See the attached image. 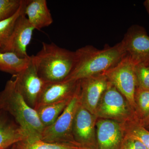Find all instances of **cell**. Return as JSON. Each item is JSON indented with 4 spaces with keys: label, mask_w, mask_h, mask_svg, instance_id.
Returning <instances> with one entry per match:
<instances>
[{
    "label": "cell",
    "mask_w": 149,
    "mask_h": 149,
    "mask_svg": "<svg viewBox=\"0 0 149 149\" xmlns=\"http://www.w3.org/2000/svg\"><path fill=\"white\" fill-rule=\"evenodd\" d=\"M75 52V64L65 81H78L103 74L126 55L121 42L113 47L106 46L102 49L87 45L79 48Z\"/></svg>",
    "instance_id": "6da1fadb"
},
{
    "label": "cell",
    "mask_w": 149,
    "mask_h": 149,
    "mask_svg": "<svg viewBox=\"0 0 149 149\" xmlns=\"http://www.w3.org/2000/svg\"><path fill=\"white\" fill-rule=\"evenodd\" d=\"M0 109L13 118L24 130L27 137V141L41 140L45 127L36 111L24 100L14 78L8 81L3 90L0 92Z\"/></svg>",
    "instance_id": "7a4b0ae2"
},
{
    "label": "cell",
    "mask_w": 149,
    "mask_h": 149,
    "mask_svg": "<svg viewBox=\"0 0 149 149\" xmlns=\"http://www.w3.org/2000/svg\"><path fill=\"white\" fill-rule=\"evenodd\" d=\"M32 56L38 74L45 82L64 81L76 61L75 52L60 47L54 43L43 42L41 49Z\"/></svg>",
    "instance_id": "3957f363"
},
{
    "label": "cell",
    "mask_w": 149,
    "mask_h": 149,
    "mask_svg": "<svg viewBox=\"0 0 149 149\" xmlns=\"http://www.w3.org/2000/svg\"><path fill=\"white\" fill-rule=\"evenodd\" d=\"M96 116L98 118L113 120L122 124L139 121L124 96L109 82L99 102Z\"/></svg>",
    "instance_id": "277c9868"
},
{
    "label": "cell",
    "mask_w": 149,
    "mask_h": 149,
    "mask_svg": "<svg viewBox=\"0 0 149 149\" xmlns=\"http://www.w3.org/2000/svg\"><path fill=\"white\" fill-rule=\"evenodd\" d=\"M79 103V82L76 92L61 114L52 124L44 128L41 140L48 143L79 144L75 142L73 138L72 126Z\"/></svg>",
    "instance_id": "5b68a950"
},
{
    "label": "cell",
    "mask_w": 149,
    "mask_h": 149,
    "mask_svg": "<svg viewBox=\"0 0 149 149\" xmlns=\"http://www.w3.org/2000/svg\"><path fill=\"white\" fill-rule=\"evenodd\" d=\"M135 66L130 58L126 55L116 65L103 74L108 81L124 96L137 116L135 100L136 89Z\"/></svg>",
    "instance_id": "8992f818"
},
{
    "label": "cell",
    "mask_w": 149,
    "mask_h": 149,
    "mask_svg": "<svg viewBox=\"0 0 149 149\" xmlns=\"http://www.w3.org/2000/svg\"><path fill=\"white\" fill-rule=\"evenodd\" d=\"M126 55L136 65L149 64V36L140 25H132L121 41Z\"/></svg>",
    "instance_id": "52a82bcc"
},
{
    "label": "cell",
    "mask_w": 149,
    "mask_h": 149,
    "mask_svg": "<svg viewBox=\"0 0 149 149\" xmlns=\"http://www.w3.org/2000/svg\"><path fill=\"white\" fill-rule=\"evenodd\" d=\"M97 119L80 102L72 126V135L76 143L89 149H97L96 126Z\"/></svg>",
    "instance_id": "ba28073f"
},
{
    "label": "cell",
    "mask_w": 149,
    "mask_h": 149,
    "mask_svg": "<svg viewBox=\"0 0 149 149\" xmlns=\"http://www.w3.org/2000/svg\"><path fill=\"white\" fill-rule=\"evenodd\" d=\"M13 77L25 100L35 109L46 82L38 74L32 56L26 67Z\"/></svg>",
    "instance_id": "9c48e42d"
},
{
    "label": "cell",
    "mask_w": 149,
    "mask_h": 149,
    "mask_svg": "<svg viewBox=\"0 0 149 149\" xmlns=\"http://www.w3.org/2000/svg\"><path fill=\"white\" fill-rule=\"evenodd\" d=\"M79 81L80 103L90 112L96 115L99 102L108 85L107 79L103 73Z\"/></svg>",
    "instance_id": "30bf717a"
},
{
    "label": "cell",
    "mask_w": 149,
    "mask_h": 149,
    "mask_svg": "<svg viewBox=\"0 0 149 149\" xmlns=\"http://www.w3.org/2000/svg\"><path fill=\"white\" fill-rule=\"evenodd\" d=\"M35 29L29 23L25 14L22 15L17 20L10 39L1 52H11L20 58H28L27 48L32 40Z\"/></svg>",
    "instance_id": "8fae6325"
},
{
    "label": "cell",
    "mask_w": 149,
    "mask_h": 149,
    "mask_svg": "<svg viewBox=\"0 0 149 149\" xmlns=\"http://www.w3.org/2000/svg\"><path fill=\"white\" fill-rule=\"evenodd\" d=\"M96 128L97 149H120L125 137L123 124L98 118Z\"/></svg>",
    "instance_id": "7c38bea8"
},
{
    "label": "cell",
    "mask_w": 149,
    "mask_h": 149,
    "mask_svg": "<svg viewBox=\"0 0 149 149\" xmlns=\"http://www.w3.org/2000/svg\"><path fill=\"white\" fill-rule=\"evenodd\" d=\"M78 82L79 81L65 80L61 82H46L35 108L70 98L76 92Z\"/></svg>",
    "instance_id": "4fadbf2b"
},
{
    "label": "cell",
    "mask_w": 149,
    "mask_h": 149,
    "mask_svg": "<svg viewBox=\"0 0 149 149\" xmlns=\"http://www.w3.org/2000/svg\"><path fill=\"white\" fill-rule=\"evenodd\" d=\"M26 141L27 137L24 130L10 115L0 109V149H6Z\"/></svg>",
    "instance_id": "5bb4252c"
},
{
    "label": "cell",
    "mask_w": 149,
    "mask_h": 149,
    "mask_svg": "<svg viewBox=\"0 0 149 149\" xmlns=\"http://www.w3.org/2000/svg\"><path fill=\"white\" fill-rule=\"evenodd\" d=\"M24 14L30 24L38 30L48 27L53 22L46 0H27Z\"/></svg>",
    "instance_id": "9a60e30c"
},
{
    "label": "cell",
    "mask_w": 149,
    "mask_h": 149,
    "mask_svg": "<svg viewBox=\"0 0 149 149\" xmlns=\"http://www.w3.org/2000/svg\"><path fill=\"white\" fill-rule=\"evenodd\" d=\"M72 97L62 101L35 108L38 117L45 128L52 125L56 120L69 103Z\"/></svg>",
    "instance_id": "2e32d148"
},
{
    "label": "cell",
    "mask_w": 149,
    "mask_h": 149,
    "mask_svg": "<svg viewBox=\"0 0 149 149\" xmlns=\"http://www.w3.org/2000/svg\"><path fill=\"white\" fill-rule=\"evenodd\" d=\"M30 59V56L22 58L13 53L0 52V70L15 75L26 67Z\"/></svg>",
    "instance_id": "e0dca14e"
},
{
    "label": "cell",
    "mask_w": 149,
    "mask_h": 149,
    "mask_svg": "<svg viewBox=\"0 0 149 149\" xmlns=\"http://www.w3.org/2000/svg\"><path fill=\"white\" fill-rule=\"evenodd\" d=\"M27 3V0H22L20 7L13 16L0 21V52L5 48L10 39L17 19L24 14Z\"/></svg>",
    "instance_id": "ac0fdd59"
},
{
    "label": "cell",
    "mask_w": 149,
    "mask_h": 149,
    "mask_svg": "<svg viewBox=\"0 0 149 149\" xmlns=\"http://www.w3.org/2000/svg\"><path fill=\"white\" fill-rule=\"evenodd\" d=\"M17 144L19 149H90L79 144L48 143L42 140L32 142L22 141Z\"/></svg>",
    "instance_id": "d6986e66"
},
{
    "label": "cell",
    "mask_w": 149,
    "mask_h": 149,
    "mask_svg": "<svg viewBox=\"0 0 149 149\" xmlns=\"http://www.w3.org/2000/svg\"><path fill=\"white\" fill-rule=\"evenodd\" d=\"M123 124L125 136L141 141L149 149V131L139 122L131 121Z\"/></svg>",
    "instance_id": "ffe728a7"
},
{
    "label": "cell",
    "mask_w": 149,
    "mask_h": 149,
    "mask_svg": "<svg viewBox=\"0 0 149 149\" xmlns=\"http://www.w3.org/2000/svg\"><path fill=\"white\" fill-rule=\"evenodd\" d=\"M135 100L136 115L140 123L149 116V90L136 88Z\"/></svg>",
    "instance_id": "44dd1931"
},
{
    "label": "cell",
    "mask_w": 149,
    "mask_h": 149,
    "mask_svg": "<svg viewBox=\"0 0 149 149\" xmlns=\"http://www.w3.org/2000/svg\"><path fill=\"white\" fill-rule=\"evenodd\" d=\"M22 0H0V21L13 16L18 10Z\"/></svg>",
    "instance_id": "7402d4cb"
},
{
    "label": "cell",
    "mask_w": 149,
    "mask_h": 149,
    "mask_svg": "<svg viewBox=\"0 0 149 149\" xmlns=\"http://www.w3.org/2000/svg\"><path fill=\"white\" fill-rule=\"evenodd\" d=\"M136 88L149 90V68L143 65L135 66Z\"/></svg>",
    "instance_id": "603a6c76"
},
{
    "label": "cell",
    "mask_w": 149,
    "mask_h": 149,
    "mask_svg": "<svg viewBox=\"0 0 149 149\" xmlns=\"http://www.w3.org/2000/svg\"><path fill=\"white\" fill-rule=\"evenodd\" d=\"M120 149H148L141 141L125 136Z\"/></svg>",
    "instance_id": "cb8c5ba5"
},
{
    "label": "cell",
    "mask_w": 149,
    "mask_h": 149,
    "mask_svg": "<svg viewBox=\"0 0 149 149\" xmlns=\"http://www.w3.org/2000/svg\"><path fill=\"white\" fill-rule=\"evenodd\" d=\"M139 123L149 131V116Z\"/></svg>",
    "instance_id": "d4e9b609"
},
{
    "label": "cell",
    "mask_w": 149,
    "mask_h": 149,
    "mask_svg": "<svg viewBox=\"0 0 149 149\" xmlns=\"http://www.w3.org/2000/svg\"><path fill=\"white\" fill-rule=\"evenodd\" d=\"M143 5L148 14L149 15V0H146L144 2Z\"/></svg>",
    "instance_id": "484cf974"
},
{
    "label": "cell",
    "mask_w": 149,
    "mask_h": 149,
    "mask_svg": "<svg viewBox=\"0 0 149 149\" xmlns=\"http://www.w3.org/2000/svg\"><path fill=\"white\" fill-rule=\"evenodd\" d=\"M6 149H19V148L18 146V145H17V143H15L14 144V145H12V146H11L8 147V148Z\"/></svg>",
    "instance_id": "4316f807"
},
{
    "label": "cell",
    "mask_w": 149,
    "mask_h": 149,
    "mask_svg": "<svg viewBox=\"0 0 149 149\" xmlns=\"http://www.w3.org/2000/svg\"><path fill=\"white\" fill-rule=\"evenodd\" d=\"M148 67L149 68V64L148 65Z\"/></svg>",
    "instance_id": "83f0119b"
}]
</instances>
